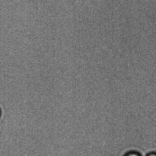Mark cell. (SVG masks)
<instances>
[{"mask_svg": "<svg viewBox=\"0 0 156 156\" xmlns=\"http://www.w3.org/2000/svg\"><path fill=\"white\" fill-rule=\"evenodd\" d=\"M126 156H140L138 154H137V153H129V154H128Z\"/></svg>", "mask_w": 156, "mask_h": 156, "instance_id": "6da1fadb", "label": "cell"}, {"mask_svg": "<svg viewBox=\"0 0 156 156\" xmlns=\"http://www.w3.org/2000/svg\"><path fill=\"white\" fill-rule=\"evenodd\" d=\"M147 156H156V154H155V153H151V154H150L149 155H148Z\"/></svg>", "mask_w": 156, "mask_h": 156, "instance_id": "7a4b0ae2", "label": "cell"}]
</instances>
